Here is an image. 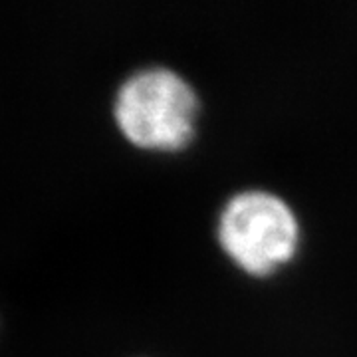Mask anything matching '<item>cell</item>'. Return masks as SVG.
I'll list each match as a JSON object with an SVG mask.
<instances>
[{
  "label": "cell",
  "mask_w": 357,
  "mask_h": 357,
  "mask_svg": "<svg viewBox=\"0 0 357 357\" xmlns=\"http://www.w3.org/2000/svg\"><path fill=\"white\" fill-rule=\"evenodd\" d=\"M199 100L177 72L151 66L123 79L114 100V119L123 137L149 151H177L195 135Z\"/></svg>",
  "instance_id": "obj_1"
},
{
  "label": "cell",
  "mask_w": 357,
  "mask_h": 357,
  "mask_svg": "<svg viewBox=\"0 0 357 357\" xmlns=\"http://www.w3.org/2000/svg\"><path fill=\"white\" fill-rule=\"evenodd\" d=\"M300 227L294 211L268 191L236 192L218 218V243L236 266L266 276L296 252Z\"/></svg>",
  "instance_id": "obj_2"
}]
</instances>
